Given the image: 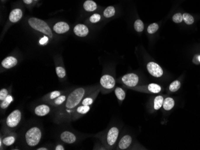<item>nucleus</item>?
I'll return each instance as SVG.
<instances>
[{
  "mask_svg": "<svg viewBox=\"0 0 200 150\" xmlns=\"http://www.w3.org/2000/svg\"><path fill=\"white\" fill-rule=\"evenodd\" d=\"M43 132L40 127L33 126L27 128L22 136V142L27 148L37 147L41 141Z\"/></svg>",
  "mask_w": 200,
  "mask_h": 150,
  "instance_id": "2",
  "label": "nucleus"
},
{
  "mask_svg": "<svg viewBox=\"0 0 200 150\" xmlns=\"http://www.w3.org/2000/svg\"><path fill=\"white\" fill-rule=\"evenodd\" d=\"M84 7V9L87 11H93L97 9V6L96 3L92 1V0H88V1L85 2Z\"/></svg>",
  "mask_w": 200,
  "mask_h": 150,
  "instance_id": "27",
  "label": "nucleus"
},
{
  "mask_svg": "<svg viewBox=\"0 0 200 150\" xmlns=\"http://www.w3.org/2000/svg\"><path fill=\"white\" fill-rule=\"evenodd\" d=\"M164 100V96L162 95H158L156 96L154 100V110L155 111H158L159 109H161V107H162L163 102Z\"/></svg>",
  "mask_w": 200,
  "mask_h": 150,
  "instance_id": "26",
  "label": "nucleus"
},
{
  "mask_svg": "<svg viewBox=\"0 0 200 150\" xmlns=\"http://www.w3.org/2000/svg\"><path fill=\"white\" fill-rule=\"evenodd\" d=\"M29 25L34 29L48 36L49 38H53V33L52 29L44 20L36 18L31 17L28 19Z\"/></svg>",
  "mask_w": 200,
  "mask_h": 150,
  "instance_id": "5",
  "label": "nucleus"
},
{
  "mask_svg": "<svg viewBox=\"0 0 200 150\" xmlns=\"http://www.w3.org/2000/svg\"><path fill=\"white\" fill-rule=\"evenodd\" d=\"M14 100L13 96L10 93L2 101H0V108L2 111H6L10 105Z\"/></svg>",
  "mask_w": 200,
  "mask_h": 150,
  "instance_id": "22",
  "label": "nucleus"
},
{
  "mask_svg": "<svg viewBox=\"0 0 200 150\" xmlns=\"http://www.w3.org/2000/svg\"><path fill=\"white\" fill-rule=\"evenodd\" d=\"M23 16L22 11L19 8H16L14 9L11 11V13L9 16V20L10 22L13 23H16L18 21H19L22 17Z\"/></svg>",
  "mask_w": 200,
  "mask_h": 150,
  "instance_id": "21",
  "label": "nucleus"
},
{
  "mask_svg": "<svg viewBox=\"0 0 200 150\" xmlns=\"http://www.w3.org/2000/svg\"><path fill=\"white\" fill-rule=\"evenodd\" d=\"M22 119V112L19 109H16L11 112L3 120V128L11 131H15L20 125Z\"/></svg>",
  "mask_w": 200,
  "mask_h": 150,
  "instance_id": "4",
  "label": "nucleus"
},
{
  "mask_svg": "<svg viewBox=\"0 0 200 150\" xmlns=\"http://www.w3.org/2000/svg\"><path fill=\"white\" fill-rule=\"evenodd\" d=\"M183 21L186 23V24L190 25L194 24V17L191 15L189 13H184L183 15Z\"/></svg>",
  "mask_w": 200,
  "mask_h": 150,
  "instance_id": "31",
  "label": "nucleus"
},
{
  "mask_svg": "<svg viewBox=\"0 0 200 150\" xmlns=\"http://www.w3.org/2000/svg\"><path fill=\"white\" fill-rule=\"evenodd\" d=\"M48 38H47L46 37H44L43 38V39H41V40L40 41V43L41 44H43L46 43V42H48Z\"/></svg>",
  "mask_w": 200,
  "mask_h": 150,
  "instance_id": "37",
  "label": "nucleus"
},
{
  "mask_svg": "<svg viewBox=\"0 0 200 150\" xmlns=\"http://www.w3.org/2000/svg\"><path fill=\"white\" fill-rule=\"evenodd\" d=\"M56 74L60 81H64L67 78V72L65 68L61 65H58L55 67Z\"/></svg>",
  "mask_w": 200,
  "mask_h": 150,
  "instance_id": "23",
  "label": "nucleus"
},
{
  "mask_svg": "<svg viewBox=\"0 0 200 150\" xmlns=\"http://www.w3.org/2000/svg\"><path fill=\"white\" fill-rule=\"evenodd\" d=\"M74 32L79 37H85L88 35L89 29L85 25L78 24L74 28Z\"/></svg>",
  "mask_w": 200,
  "mask_h": 150,
  "instance_id": "19",
  "label": "nucleus"
},
{
  "mask_svg": "<svg viewBox=\"0 0 200 150\" xmlns=\"http://www.w3.org/2000/svg\"><path fill=\"white\" fill-rule=\"evenodd\" d=\"M66 91L65 90H54V91H52L49 93H47L46 95H45L43 98H42V100L46 102L48 101H50L52 100H53L55 99H56V98H58V96H61V95L64 94V93H65Z\"/></svg>",
  "mask_w": 200,
  "mask_h": 150,
  "instance_id": "20",
  "label": "nucleus"
},
{
  "mask_svg": "<svg viewBox=\"0 0 200 150\" xmlns=\"http://www.w3.org/2000/svg\"><path fill=\"white\" fill-rule=\"evenodd\" d=\"M18 59L13 56H8L5 58L1 62V68L4 70H9V69L15 67L18 64Z\"/></svg>",
  "mask_w": 200,
  "mask_h": 150,
  "instance_id": "17",
  "label": "nucleus"
},
{
  "mask_svg": "<svg viewBox=\"0 0 200 150\" xmlns=\"http://www.w3.org/2000/svg\"><path fill=\"white\" fill-rule=\"evenodd\" d=\"M147 70L152 76L156 78H159L164 74L162 68L154 62H150L147 64Z\"/></svg>",
  "mask_w": 200,
  "mask_h": 150,
  "instance_id": "12",
  "label": "nucleus"
},
{
  "mask_svg": "<svg viewBox=\"0 0 200 150\" xmlns=\"http://www.w3.org/2000/svg\"><path fill=\"white\" fill-rule=\"evenodd\" d=\"M54 149L55 150H65V147L61 144H58L57 145H56V146L54 148Z\"/></svg>",
  "mask_w": 200,
  "mask_h": 150,
  "instance_id": "36",
  "label": "nucleus"
},
{
  "mask_svg": "<svg viewBox=\"0 0 200 150\" xmlns=\"http://www.w3.org/2000/svg\"><path fill=\"white\" fill-rule=\"evenodd\" d=\"M101 20V16L99 14H93L89 18V21L92 24H95Z\"/></svg>",
  "mask_w": 200,
  "mask_h": 150,
  "instance_id": "35",
  "label": "nucleus"
},
{
  "mask_svg": "<svg viewBox=\"0 0 200 150\" xmlns=\"http://www.w3.org/2000/svg\"><path fill=\"white\" fill-rule=\"evenodd\" d=\"M10 94V91L8 89L3 88L0 90V101L3 100L8 95Z\"/></svg>",
  "mask_w": 200,
  "mask_h": 150,
  "instance_id": "34",
  "label": "nucleus"
},
{
  "mask_svg": "<svg viewBox=\"0 0 200 150\" xmlns=\"http://www.w3.org/2000/svg\"><path fill=\"white\" fill-rule=\"evenodd\" d=\"M36 149L37 150H48L49 148L48 147H41L37 148Z\"/></svg>",
  "mask_w": 200,
  "mask_h": 150,
  "instance_id": "38",
  "label": "nucleus"
},
{
  "mask_svg": "<svg viewBox=\"0 0 200 150\" xmlns=\"http://www.w3.org/2000/svg\"><path fill=\"white\" fill-rule=\"evenodd\" d=\"M175 105V101L173 98L171 97H167L164 99L162 107L164 110L170 111L171 110Z\"/></svg>",
  "mask_w": 200,
  "mask_h": 150,
  "instance_id": "24",
  "label": "nucleus"
},
{
  "mask_svg": "<svg viewBox=\"0 0 200 150\" xmlns=\"http://www.w3.org/2000/svg\"><path fill=\"white\" fill-rule=\"evenodd\" d=\"M92 106L89 105H79L76 107V108L74 110L73 113L71 115L70 117V122L73 121L77 120L78 119H80L84 115L86 114L91 110Z\"/></svg>",
  "mask_w": 200,
  "mask_h": 150,
  "instance_id": "11",
  "label": "nucleus"
},
{
  "mask_svg": "<svg viewBox=\"0 0 200 150\" xmlns=\"http://www.w3.org/2000/svg\"><path fill=\"white\" fill-rule=\"evenodd\" d=\"M128 89L137 91L142 92V93L152 94L159 93L162 90V87L160 85L156 83H150L144 86H137L135 87H129Z\"/></svg>",
  "mask_w": 200,
  "mask_h": 150,
  "instance_id": "8",
  "label": "nucleus"
},
{
  "mask_svg": "<svg viewBox=\"0 0 200 150\" xmlns=\"http://www.w3.org/2000/svg\"><path fill=\"white\" fill-rule=\"evenodd\" d=\"M100 92V89H98L95 91H94L91 93H89L86 96H85L84 99H82L79 105H89L92 106L93 102H95V99H97V96H98Z\"/></svg>",
  "mask_w": 200,
  "mask_h": 150,
  "instance_id": "15",
  "label": "nucleus"
},
{
  "mask_svg": "<svg viewBox=\"0 0 200 150\" xmlns=\"http://www.w3.org/2000/svg\"><path fill=\"white\" fill-rule=\"evenodd\" d=\"M159 29V25L158 24L156 23H154V24H150L148 28H147V32L149 34H153L158 31Z\"/></svg>",
  "mask_w": 200,
  "mask_h": 150,
  "instance_id": "32",
  "label": "nucleus"
},
{
  "mask_svg": "<svg viewBox=\"0 0 200 150\" xmlns=\"http://www.w3.org/2000/svg\"><path fill=\"white\" fill-rule=\"evenodd\" d=\"M133 142V137L129 135L123 136L117 145L116 149L125 150L128 149Z\"/></svg>",
  "mask_w": 200,
  "mask_h": 150,
  "instance_id": "14",
  "label": "nucleus"
},
{
  "mask_svg": "<svg viewBox=\"0 0 200 150\" xmlns=\"http://www.w3.org/2000/svg\"><path fill=\"white\" fill-rule=\"evenodd\" d=\"M172 20L174 23H176V24H179V23H181L183 20V15L180 13H176L173 16Z\"/></svg>",
  "mask_w": 200,
  "mask_h": 150,
  "instance_id": "33",
  "label": "nucleus"
},
{
  "mask_svg": "<svg viewBox=\"0 0 200 150\" xmlns=\"http://www.w3.org/2000/svg\"><path fill=\"white\" fill-rule=\"evenodd\" d=\"M114 93L117 100H118V102L121 103L125 100L126 97V93L122 87L119 86L115 87Z\"/></svg>",
  "mask_w": 200,
  "mask_h": 150,
  "instance_id": "25",
  "label": "nucleus"
},
{
  "mask_svg": "<svg viewBox=\"0 0 200 150\" xmlns=\"http://www.w3.org/2000/svg\"><path fill=\"white\" fill-rule=\"evenodd\" d=\"M181 87V83L179 80H175L169 86V90L170 92H175L179 90Z\"/></svg>",
  "mask_w": 200,
  "mask_h": 150,
  "instance_id": "28",
  "label": "nucleus"
},
{
  "mask_svg": "<svg viewBox=\"0 0 200 150\" xmlns=\"http://www.w3.org/2000/svg\"><path fill=\"white\" fill-rule=\"evenodd\" d=\"M53 31L58 34H62L69 30V26L66 22H59L53 26Z\"/></svg>",
  "mask_w": 200,
  "mask_h": 150,
  "instance_id": "18",
  "label": "nucleus"
},
{
  "mask_svg": "<svg viewBox=\"0 0 200 150\" xmlns=\"http://www.w3.org/2000/svg\"><path fill=\"white\" fill-rule=\"evenodd\" d=\"M69 92H70L69 91L67 90L65 93L61 95V96H58V98H56V99H55L53 100L46 102V103H49V105H52L53 107H56L58 108H60V107H61L64 104L65 102L66 101Z\"/></svg>",
  "mask_w": 200,
  "mask_h": 150,
  "instance_id": "16",
  "label": "nucleus"
},
{
  "mask_svg": "<svg viewBox=\"0 0 200 150\" xmlns=\"http://www.w3.org/2000/svg\"><path fill=\"white\" fill-rule=\"evenodd\" d=\"M115 14V9L113 6L107 7L104 11V16L106 18H110Z\"/></svg>",
  "mask_w": 200,
  "mask_h": 150,
  "instance_id": "29",
  "label": "nucleus"
},
{
  "mask_svg": "<svg viewBox=\"0 0 200 150\" xmlns=\"http://www.w3.org/2000/svg\"><path fill=\"white\" fill-rule=\"evenodd\" d=\"M120 133V129L117 126H112L104 131L95 135L99 138L102 145L106 149H112L115 148Z\"/></svg>",
  "mask_w": 200,
  "mask_h": 150,
  "instance_id": "3",
  "label": "nucleus"
},
{
  "mask_svg": "<svg viewBox=\"0 0 200 150\" xmlns=\"http://www.w3.org/2000/svg\"><path fill=\"white\" fill-rule=\"evenodd\" d=\"M99 88L100 85L97 84L92 86L79 87L70 91L65 103L58 108L55 112L54 122L58 124L70 122L72 114L79 106L84 98Z\"/></svg>",
  "mask_w": 200,
  "mask_h": 150,
  "instance_id": "1",
  "label": "nucleus"
},
{
  "mask_svg": "<svg viewBox=\"0 0 200 150\" xmlns=\"http://www.w3.org/2000/svg\"><path fill=\"white\" fill-rule=\"evenodd\" d=\"M52 110V106L46 103V104H40L36 106L34 109V112L38 117H44L49 114Z\"/></svg>",
  "mask_w": 200,
  "mask_h": 150,
  "instance_id": "13",
  "label": "nucleus"
},
{
  "mask_svg": "<svg viewBox=\"0 0 200 150\" xmlns=\"http://www.w3.org/2000/svg\"><path fill=\"white\" fill-rule=\"evenodd\" d=\"M61 141L67 144H73L77 141V135L72 131L64 130L59 135Z\"/></svg>",
  "mask_w": 200,
  "mask_h": 150,
  "instance_id": "10",
  "label": "nucleus"
},
{
  "mask_svg": "<svg viewBox=\"0 0 200 150\" xmlns=\"http://www.w3.org/2000/svg\"><path fill=\"white\" fill-rule=\"evenodd\" d=\"M3 134L1 133L0 138L2 140L4 148L13 145L16 141L18 135L14 131L2 128Z\"/></svg>",
  "mask_w": 200,
  "mask_h": 150,
  "instance_id": "9",
  "label": "nucleus"
},
{
  "mask_svg": "<svg viewBox=\"0 0 200 150\" xmlns=\"http://www.w3.org/2000/svg\"><path fill=\"white\" fill-rule=\"evenodd\" d=\"M134 27L135 30L138 32H142L144 30V24L143 22L140 20L137 19L135 20L134 24Z\"/></svg>",
  "mask_w": 200,
  "mask_h": 150,
  "instance_id": "30",
  "label": "nucleus"
},
{
  "mask_svg": "<svg viewBox=\"0 0 200 150\" xmlns=\"http://www.w3.org/2000/svg\"><path fill=\"white\" fill-rule=\"evenodd\" d=\"M140 78L138 75L135 73H128L117 79V82L122 84L127 88L138 86Z\"/></svg>",
  "mask_w": 200,
  "mask_h": 150,
  "instance_id": "7",
  "label": "nucleus"
},
{
  "mask_svg": "<svg viewBox=\"0 0 200 150\" xmlns=\"http://www.w3.org/2000/svg\"><path fill=\"white\" fill-rule=\"evenodd\" d=\"M116 81L114 77L110 74H104L100 80V92L103 95L109 94L115 89Z\"/></svg>",
  "mask_w": 200,
  "mask_h": 150,
  "instance_id": "6",
  "label": "nucleus"
},
{
  "mask_svg": "<svg viewBox=\"0 0 200 150\" xmlns=\"http://www.w3.org/2000/svg\"><path fill=\"white\" fill-rule=\"evenodd\" d=\"M23 1L25 4H30L32 2V0H23Z\"/></svg>",
  "mask_w": 200,
  "mask_h": 150,
  "instance_id": "39",
  "label": "nucleus"
},
{
  "mask_svg": "<svg viewBox=\"0 0 200 150\" xmlns=\"http://www.w3.org/2000/svg\"><path fill=\"white\" fill-rule=\"evenodd\" d=\"M198 60L199 63H200V55H198Z\"/></svg>",
  "mask_w": 200,
  "mask_h": 150,
  "instance_id": "40",
  "label": "nucleus"
}]
</instances>
